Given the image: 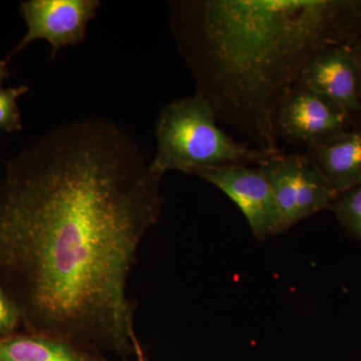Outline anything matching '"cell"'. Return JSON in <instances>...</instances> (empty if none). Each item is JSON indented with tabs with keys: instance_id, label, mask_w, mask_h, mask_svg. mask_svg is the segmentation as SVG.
<instances>
[{
	"instance_id": "2e32d148",
	"label": "cell",
	"mask_w": 361,
	"mask_h": 361,
	"mask_svg": "<svg viewBox=\"0 0 361 361\" xmlns=\"http://www.w3.org/2000/svg\"><path fill=\"white\" fill-rule=\"evenodd\" d=\"M135 357H137V361H147L146 356H145L144 350H142V348L140 341L137 342L135 344Z\"/></svg>"
},
{
	"instance_id": "5bb4252c",
	"label": "cell",
	"mask_w": 361,
	"mask_h": 361,
	"mask_svg": "<svg viewBox=\"0 0 361 361\" xmlns=\"http://www.w3.org/2000/svg\"><path fill=\"white\" fill-rule=\"evenodd\" d=\"M7 59L0 61V87L4 84V80L9 77L8 66H7Z\"/></svg>"
},
{
	"instance_id": "5b68a950",
	"label": "cell",
	"mask_w": 361,
	"mask_h": 361,
	"mask_svg": "<svg viewBox=\"0 0 361 361\" xmlns=\"http://www.w3.org/2000/svg\"><path fill=\"white\" fill-rule=\"evenodd\" d=\"M235 204L259 240L283 233L274 194L262 169L249 165L206 168L197 174Z\"/></svg>"
},
{
	"instance_id": "ba28073f",
	"label": "cell",
	"mask_w": 361,
	"mask_h": 361,
	"mask_svg": "<svg viewBox=\"0 0 361 361\" xmlns=\"http://www.w3.org/2000/svg\"><path fill=\"white\" fill-rule=\"evenodd\" d=\"M297 84L334 102L351 118L361 113L360 71L348 44L318 52L301 71Z\"/></svg>"
},
{
	"instance_id": "9c48e42d",
	"label": "cell",
	"mask_w": 361,
	"mask_h": 361,
	"mask_svg": "<svg viewBox=\"0 0 361 361\" xmlns=\"http://www.w3.org/2000/svg\"><path fill=\"white\" fill-rule=\"evenodd\" d=\"M305 155L337 194L361 185V128L343 130L310 145Z\"/></svg>"
},
{
	"instance_id": "277c9868",
	"label": "cell",
	"mask_w": 361,
	"mask_h": 361,
	"mask_svg": "<svg viewBox=\"0 0 361 361\" xmlns=\"http://www.w3.org/2000/svg\"><path fill=\"white\" fill-rule=\"evenodd\" d=\"M259 167L269 180L283 232L310 216L330 209L338 194L305 154L268 156Z\"/></svg>"
},
{
	"instance_id": "6da1fadb",
	"label": "cell",
	"mask_w": 361,
	"mask_h": 361,
	"mask_svg": "<svg viewBox=\"0 0 361 361\" xmlns=\"http://www.w3.org/2000/svg\"><path fill=\"white\" fill-rule=\"evenodd\" d=\"M163 175L104 118L59 126L0 180V286L23 330L135 355L128 281L160 221Z\"/></svg>"
},
{
	"instance_id": "3957f363",
	"label": "cell",
	"mask_w": 361,
	"mask_h": 361,
	"mask_svg": "<svg viewBox=\"0 0 361 361\" xmlns=\"http://www.w3.org/2000/svg\"><path fill=\"white\" fill-rule=\"evenodd\" d=\"M157 153L152 168L198 174L206 168L260 165L267 154L237 142L218 125L210 104L201 94L168 104L156 123Z\"/></svg>"
},
{
	"instance_id": "8992f818",
	"label": "cell",
	"mask_w": 361,
	"mask_h": 361,
	"mask_svg": "<svg viewBox=\"0 0 361 361\" xmlns=\"http://www.w3.org/2000/svg\"><path fill=\"white\" fill-rule=\"evenodd\" d=\"M353 125V118L341 106L299 84L280 104L275 120L279 140L306 148Z\"/></svg>"
},
{
	"instance_id": "9a60e30c",
	"label": "cell",
	"mask_w": 361,
	"mask_h": 361,
	"mask_svg": "<svg viewBox=\"0 0 361 361\" xmlns=\"http://www.w3.org/2000/svg\"><path fill=\"white\" fill-rule=\"evenodd\" d=\"M353 49V56H355L356 63H357L358 71H360V94H361V45H356Z\"/></svg>"
},
{
	"instance_id": "30bf717a",
	"label": "cell",
	"mask_w": 361,
	"mask_h": 361,
	"mask_svg": "<svg viewBox=\"0 0 361 361\" xmlns=\"http://www.w3.org/2000/svg\"><path fill=\"white\" fill-rule=\"evenodd\" d=\"M0 361H108L99 349L65 337L18 332L0 339Z\"/></svg>"
},
{
	"instance_id": "8fae6325",
	"label": "cell",
	"mask_w": 361,
	"mask_h": 361,
	"mask_svg": "<svg viewBox=\"0 0 361 361\" xmlns=\"http://www.w3.org/2000/svg\"><path fill=\"white\" fill-rule=\"evenodd\" d=\"M330 209L342 227L361 241V185L338 195Z\"/></svg>"
},
{
	"instance_id": "7c38bea8",
	"label": "cell",
	"mask_w": 361,
	"mask_h": 361,
	"mask_svg": "<svg viewBox=\"0 0 361 361\" xmlns=\"http://www.w3.org/2000/svg\"><path fill=\"white\" fill-rule=\"evenodd\" d=\"M28 92L26 85L4 90L0 87V130L7 133L21 130V116L18 99Z\"/></svg>"
},
{
	"instance_id": "7a4b0ae2",
	"label": "cell",
	"mask_w": 361,
	"mask_h": 361,
	"mask_svg": "<svg viewBox=\"0 0 361 361\" xmlns=\"http://www.w3.org/2000/svg\"><path fill=\"white\" fill-rule=\"evenodd\" d=\"M169 8L197 94L269 156L281 153L276 114L301 71L361 32V1L177 0Z\"/></svg>"
},
{
	"instance_id": "4fadbf2b",
	"label": "cell",
	"mask_w": 361,
	"mask_h": 361,
	"mask_svg": "<svg viewBox=\"0 0 361 361\" xmlns=\"http://www.w3.org/2000/svg\"><path fill=\"white\" fill-rule=\"evenodd\" d=\"M23 327L18 308L0 286V339L13 336Z\"/></svg>"
},
{
	"instance_id": "52a82bcc",
	"label": "cell",
	"mask_w": 361,
	"mask_h": 361,
	"mask_svg": "<svg viewBox=\"0 0 361 361\" xmlns=\"http://www.w3.org/2000/svg\"><path fill=\"white\" fill-rule=\"evenodd\" d=\"M101 6L97 0H28L20 4V13L27 25V32L13 49L7 61L26 45L37 39L47 40L51 47V59L59 49L82 44L87 25L96 18Z\"/></svg>"
}]
</instances>
